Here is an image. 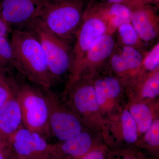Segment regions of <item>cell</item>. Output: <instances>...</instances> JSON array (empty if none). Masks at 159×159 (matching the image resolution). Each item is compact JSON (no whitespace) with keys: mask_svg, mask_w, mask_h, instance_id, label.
Instances as JSON below:
<instances>
[{"mask_svg":"<svg viewBox=\"0 0 159 159\" xmlns=\"http://www.w3.org/2000/svg\"><path fill=\"white\" fill-rule=\"evenodd\" d=\"M10 41L13 66L31 82L49 91L55 80L49 70L44 53L35 34L31 31L16 29Z\"/></svg>","mask_w":159,"mask_h":159,"instance_id":"1","label":"cell"},{"mask_svg":"<svg viewBox=\"0 0 159 159\" xmlns=\"http://www.w3.org/2000/svg\"><path fill=\"white\" fill-rule=\"evenodd\" d=\"M84 10L83 0H48L36 19L67 42L76 35Z\"/></svg>","mask_w":159,"mask_h":159,"instance_id":"2","label":"cell"},{"mask_svg":"<svg viewBox=\"0 0 159 159\" xmlns=\"http://www.w3.org/2000/svg\"><path fill=\"white\" fill-rule=\"evenodd\" d=\"M14 89L21 111L23 126L43 137L50 134L48 107L46 95L27 84L16 89L14 87Z\"/></svg>","mask_w":159,"mask_h":159,"instance_id":"3","label":"cell"},{"mask_svg":"<svg viewBox=\"0 0 159 159\" xmlns=\"http://www.w3.org/2000/svg\"><path fill=\"white\" fill-rule=\"evenodd\" d=\"M28 25L40 43L49 70L54 79L70 71L73 56L67 43L49 31L38 19Z\"/></svg>","mask_w":159,"mask_h":159,"instance_id":"4","label":"cell"},{"mask_svg":"<svg viewBox=\"0 0 159 159\" xmlns=\"http://www.w3.org/2000/svg\"><path fill=\"white\" fill-rule=\"evenodd\" d=\"M107 33H111L108 24L100 15L89 8L84 12L82 22L76 35V41L72 51L70 75L79 66L88 51L99 38Z\"/></svg>","mask_w":159,"mask_h":159,"instance_id":"5","label":"cell"},{"mask_svg":"<svg viewBox=\"0 0 159 159\" xmlns=\"http://www.w3.org/2000/svg\"><path fill=\"white\" fill-rule=\"evenodd\" d=\"M69 95L70 104L74 113L84 122L101 124L100 107L94 89L93 82L88 77H82L66 90ZM102 126V125H101Z\"/></svg>","mask_w":159,"mask_h":159,"instance_id":"6","label":"cell"},{"mask_svg":"<svg viewBox=\"0 0 159 159\" xmlns=\"http://www.w3.org/2000/svg\"><path fill=\"white\" fill-rule=\"evenodd\" d=\"M48 92L45 95L48 107L50 134L64 142L80 133L83 129L79 117L66 108L54 94Z\"/></svg>","mask_w":159,"mask_h":159,"instance_id":"7","label":"cell"},{"mask_svg":"<svg viewBox=\"0 0 159 159\" xmlns=\"http://www.w3.org/2000/svg\"><path fill=\"white\" fill-rule=\"evenodd\" d=\"M112 34L107 33L99 38L89 49L74 74L70 75L66 87L67 89L74 82L86 74H92L109 59L115 50Z\"/></svg>","mask_w":159,"mask_h":159,"instance_id":"8","label":"cell"},{"mask_svg":"<svg viewBox=\"0 0 159 159\" xmlns=\"http://www.w3.org/2000/svg\"><path fill=\"white\" fill-rule=\"evenodd\" d=\"M130 22L143 43H150L159 34V7L139 2L129 7Z\"/></svg>","mask_w":159,"mask_h":159,"instance_id":"9","label":"cell"},{"mask_svg":"<svg viewBox=\"0 0 159 159\" xmlns=\"http://www.w3.org/2000/svg\"><path fill=\"white\" fill-rule=\"evenodd\" d=\"M48 0H0L2 16L10 26L29 24L37 18Z\"/></svg>","mask_w":159,"mask_h":159,"instance_id":"10","label":"cell"},{"mask_svg":"<svg viewBox=\"0 0 159 159\" xmlns=\"http://www.w3.org/2000/svg\"><path fill=\"white\" fill-rule=\"evenodd\" d=\"M16 152L23 157L45 158L54 150L39 134L22 126L9 139Z\"/></svg>","mask_w":159,"mask_h":159,"instance_id":"11","label":"cell"},{"mask_svg":"<svg viewBox=\"0 0 159 159\" xmlns=\"http://www.w3.org/2000/svg\"><path fill=\"white\" fill-rule=\"evenodd\" d=\"M23 126L21 111L14 89L11 97L0 108V139L9 141Z\"/></svg>","mask_w":159,"mask_h":159,"instance_id":"12","label":"cell"},{"mask_svg":"<svg viewBox=\"0 0 159 159\" xmlns=\"http://www.w3.org/2000/svg\"><path fill=\"white\" fill-rule=\"evenodd\" d=\"M88 8L106 21L111 34L120 25L130 21V9L122 4L93 2L90 3Z\"/></svg>","mask_w":159,"mask_h":159,"instance_id":"13","label":"cell"},{"mask_svg":"<svg viewBox=\"0 0 159 159\" xmlns=\"http://www.w3.org/2000/svg\"><path fill=\"white\" fill-rule=\"evenodd\" d=\"M93 86L100 109L107 102L117 99L122 93L121 83L112 77H99L93 81Z\"/></svg>","mask_w":159,"mask_h":159,"instance_id":"14","label":"cell"},{"mask_svg":"<svg viewBox=\"0 0 159 159\" xmlns=\"http://www.w3.org/2000/svg\"><path fill=\"white\" fill-rule=\"evenodd\" d=\"M62 142L60 149L62 153L76 159L80 158L95 147L90 134L83 130Z\"/></svg>","mask_w":159,"mask_h":159,"instance_id":"15","label":"cell"},{"mask_svg":"<svg viewBox=\"0 0 159 159\" xmlns=\"http://www.w3.org/2000/svg\"><path fill=\"white\" fill-rule=\"evenodd\" d=\"M129 111L136 123L139 132L145 133L153 122L149 107L142 102L134 103L131 106Z\"/></svg>","mask_w":159,"mask_h":159,"instance_id":"16","label":"cell"},{"mask_svg":"<svg viewBox=\"0 0 159 159\" xmlns=\"http://www.w3.org/2000/svg\"><path fill=\"white\" fill-rule=\"evenodd\" d=\"M119 52L125 61L130 76L139 74L145 54H142L139 49L128 46H122Z\"/></svg>","mask_w":159,"mask_h":159,"instance_id":"17","label":"cell"},{"mask_svg":"<svg viewBox=\"0 0 159 159\" xmlns=\"http://www.w3.org/2000/svg\"><path fill=\"white\" fill-rule=\"evenodd\" d=\"M140 77L139 90L142 97L144 99H152L158 96L159 70L145 75L142 74Z\"/></svg>","mask_w":159,"mask_h":159,"instance_id":"18","label":"cell"},{"mask_svg":"<svg viewBox=\"0 0 159 159\" xmlns=\"http://www.w3.org/2000/svg\"><path fill=\"white\" fill-rule=\"evenodd\" d=\"M119 40L123 46L134 47L139 49L143 42L130 22L123 23L117 28Z\"/></svg>","mask_w":159,"mask_h":159,"instance_id":"19","label":"cell"},{"mask_svg":"<svg viewBox=\"0 0 159 159\" xmlns=\"http://www.w3.org/2000/svg\"><path fill=\"white\" fill-rule=\"evenodd\" d=\"M121 123L122 137L124 141L128 144H133L136 142L139 130L136 123L128 110L125 109L122 112Z\"/></svg>","mask_w":159,"mask_h":159,"instance_id":"20","label":"cell"},{"mask_svg":"<svg viewBox=\"0 0 159 159\" xmlns=\"http://www.w3.org/2000/svg\"><path fill=\"white\" fill-rule=\"evenodd\" d=\"M13 53L10 40L6 36H0V73L13 66Z\"/></svg>","mask_w":159,"mask_h":159,"instance_id":"21","label":"cell"},{"mask_svg":"<svg viewBox=\"0 0 159 159\" xmlns=\"http://www.w3.org/2000/svg\"><path fill=\"white\" fill-rule=\"evenodd\" d=\"M159 43H157L145 54L140 72L145 70L152 73L159 70Z\"/></svg>","mask_w":159,"mask_h":159,"instance_id":"22","label":"cell"},{"mask_svg":"<svg viewBox=\"0 0 159 159\" xmlns=\"http://www.w3.org/2000/svg\"><path fill=\"white\" fill-rule=\"evenodd\" d=\"M111 67L117 74L121 77L130 76L129 72L122 55L119 52H113L109 58Z\"/></svg>","mask_w":159,"mask_h":159,"instance_id":"23","label":"cell"},{"mask_svg":"<svg viewBox=\"0 0 159 159\" xmlns=\"http://www.w3.org/2000/svg\"><path fill=\"white\" fill-rule=\"evenodd\" d=\"M13 92V85L2 73H0V108L11 97Z\"/></svg>","mask_w":159,"mask_h":159,"instance_id":"24","label":"cell"},{"mask_svg":"<svg viewBox=\"0 0 159 159\" xmlns=\"http://www.w3.org/2000/svg\"><path fill=\"white\" fill-rule=\"evenodd\" d=\"M145 141L147 145L152 148H157L159 145V121L156 120L145 133Z\"/></svg>","mask_w":159,"mask_h":159,"instance_id":"25","label":"cell"},{"mask_svg":"<svg viewBox=\"0 0 159 159\" xmlns=\"http://www.w3.org/2000/svg\"><path fill=\"white\" fill-rule=\"evenodd\" d=\"M106 152L101 147H94L85 155L78 159H106Z\"/></svg>","mask_w":159,"mask_h":159,"instance_id":"26","label":"cell"},{"mask_svg":"<svg viewBox=\"0 0 159 159\" xmlns=\"http://www.w3.org/2000/svg\"><path fill=\"white\" fill-rule=\"evenodd\" d=\"M11 27L3 18L0 9V36H6L11 31Z\"/></svg>","mask_w":159,"mask_h":159,"instance_id":"27","label":"cell"},{"mask_svg":"<svg viewBox=\"0 0 159 159\" xmlns=\"http://www.w3.org/2000/svg\"><path fill=\"white\" fill-rule=\"evenodd\" d=\"M142 2L141 0H103V2L110 4H120L128 6L129 8L134 4Z\"/></svg>","mask_w":159,"mask_h":159,"instance_id":"28","label":"cell"},{"mask_svg":"<svg viewBox=\"0 0 159 159\" xmlns=\"http://www.w3.org/2000/svg\"><path fill=\"white\" fill-rule=\"evenodd\" d=\"M10 144L8 140L0 139V159H5L4 148Z\"/></svg>","mask_w":159,"mask_h":159,"instance_id":"29","label":"cell"},{"mask_svg":"<svg viewBox=\"0 0 159 159\" xmlns=\"http://www.w3.org/2000/svg\"><path fill=\"white\" fill-rule=\"evenodd\" d=\"M142 3L150 4L159 7V0H141Z\"/></svg>","mask_w":159,"mask_h":159,"instance_id":"30","label":"cell"},{"mask_svg":"<svg viewBox=\"0 0 159 159\" xmlns=\"http://www.w3.org/2000/svg\"><path fill=\"white\" fill-rule=\"evenodd\" d=\"M117 159H141L139 157L136 156L134 154H125V155H123L122 157L119 158Z\"/></svg>","mask_w":159,"mask_h":159,"instance_id":"31","label":"cell"},{"mask_svg":"<svg viewBox=\"0 0 159 159\" xmlns=\"http://www.w3.org/2000/svg\"><path fill=\"white\" fill-rule=\"evenodd\" d=\"M25 158L21 159H28L27 158H26L24 157Z\"/></svg>","mask_w":159,"mask_h":159,"instance_id":"32","label":"cell"}]
</instances>
